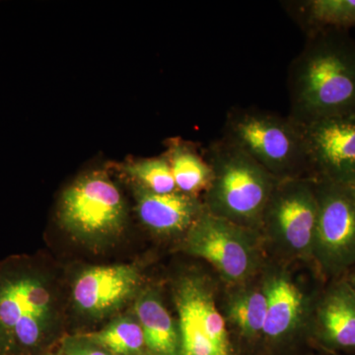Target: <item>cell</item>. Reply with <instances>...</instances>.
<instances>
[{"label": "cell", "instance_id": "obj_10", "mask_svg": "<svg viewBox=\"0 0 355 355\" xmlns=\"http://www.w3.org/2000/svg\"><path fill=\"white\" fill-rule=\"evenodd\" d=\"M58 214L70 234L95 242L118 235L125 226L127 210L108 175L95 171L83 175L64 191Z\"/></svg>", "mask_w": 355, "mask_h": 355}, {"label": "cell", "instance_id": "obj_21", "mask_svg": "<svg viewBox=\"0 0 355 355\" xmlns=\"http://www.w3.org/2000/svg\"><path fill=\"white\" fill-rule=\"evenodd\" d=\"M64 355H113L83 336H70L62 345Z\"/></svg>", "mask_w": 355, "mask_h": 355}, {"label": "cell", "instance_id": "obj_23", "mask_svg": "<svg viewBox=\"0 0 355 355\" xmlns=\"http://www.w3.org/2000/svg\"><path fill=\"white\" fill-rule=\"evenodd\" d=\"M343 277L347 280L350 286H352V289L355 291V266L354 268H350L349 272H347V275Z\"/></svg>", "mask_w": 355, "mask_h": 355}, {"label": "cell", "instance_id": "obj_18", "mask_svg": "<svg viewBox=\"0 0 355 355\" xmlns=\"http://www.w3.org/2000/svg\"><path fill=\"white\" fill-rule=\"evenodd\" d=\"M166 157L171 166L178 191L197 196L207 190L212 179L211 167L190 144L173 140Z\"/></svg>", "mask_w": 355, "mask_h": 355}, {"label": "cell", "instance_id": "obj_6", "mask_svg": "<svg viewBox=\"0 0 355 355\" xmlns=\"http://www.w3.org/2000/svg\"><path fill=\"white\" fill-rule=\"evenodd\" d=\"M51 317V291L40 273L24 263L0 266V327L10 352L38 347Z\"/></svg>", "mask_w": 355, "mask_h": 355}, {"label": "cell", "instance_id": "obj_11", "mask_svg": "<svg viewBox=\"0 0 355 355\" xmlns=\"http://www.w3.org/2000/svg\"><path fill=\"white\" fill-rule=\"evenodd\" d=\"M300 125L308 174L340 186H355V113Z\"/></svg>", "mask_w": 355, "mask_h": 355}, {"label": "cell", "instance_id": "obj_13", "mask_svg": "<svg viewBox=\"0 0 355 355\" xmlns=\"http://www.w3.org/2000/svg\"><path fill=\"white\" fill-rule=\"evenodd\" d=\"M140 275L137 266H93L83 270L73 286L74 304L91 317H106L120 310L139 294Z\"/></svg>", "mask_w": 355, "mask_h": 355}, {"label": "cell", "instance_id": "obj_17", "mask_svg": "<svg viewBox=\"0 0 355 355\" xmlns=\"http://www.w3.org/2000/svg\"><path fill=\"white\" fill-rule=\"evenodd\" d=\"M286 12L306 35L355 28V0H297L284 2Z\"/></svg>", "mask_w": 355, "mask_h": 355}, {"label": "cell", "instance_id": "obj_5", "mask_svg": "<svg viewBox=\"0 0 355 355\" xmlns=\"http://www.w3.org/2000/svg\"><path fill=\"white\" fill-rule=\"evenodd\" d=\"M184 250L207 261L222 284L235 286L260 275L268 254L260 232L205 209L184 235Z\"/></svg>", "mask_w": 355, "mask_h": 355}, {"label": "cell", "instance_id": "obj_25", "mask_svg": "<svg viewBox=\"0 0 355 355\" xmlns=\"http://www.w3.org/2000/svg\"><path fill=\"white\" fill-rule=\"evenodd\" d=\"M347 355H355V354H347Z\"/></svg>", "mask_w": 355, "mask_h": 355}, {"label": "cell", "instance_id": "obj_12", "mask_svg": "<svg viewBox=\"0 0 355 355\" xmlns=\"http://www.w3.org/2000/svg\"><path fill=\"white\" fill-rule=\"evenodd\" d=\"M308 335L331 354H355V291L345 277L324 284L315 302Z\"/></svg>", "mask_w": 355, "mask_h": 355}, {"label": "cell", "instance_id": "obj_9", "mask_svg": "<svg viewBox=\"0 0 355 355\" xmlns=\"http://www.w3.org/2000/svg\"><path fill=\"white\" fill-rule=\"evenodd\" d=\"M293 261L266 259L261 272L268 308L261 340L286 345L308 335L313 309L323 286H313L293 268Z\"/></svg>", "mask_w": 355, "mask_h": 355}, {"label": "cell", "instance_id": "obj_3", "mask_svg": "<svg viewBox=\"0 0 355 355\" xmlns=\"http://www.w3.org/2000/svg\"><path fill=\"white\" fill-rule=\"evenodd\" d=\"M222 137L277 181L309 178L300 125L288 116L257 108H233L226 116Z\"/></svg>", "mask_w": 355, "mask_h": 355}, {"label": "cell", "instance_id": "obj_7", "mask_svg": "<svg viewBox=\"0 0 355 355\" xmlns=\"http://www.w3.org/2000/svg\"><path fill=\"white\" fill-rule=\"evenodd\" d=\"M216 289L210 277L198 272L174 282L182 355H236Z\"/></svg>", "mask_w": 355, "mask_h": 355}, {"label": "cell", "instance_id": "obj_24", "mask_svg": "<svg viewBox=\"0 0 355 355\" xmlns=\"http://www.w3.org/2000/svg\"><path fill=\"white\" fill-rule=\"evenodd\" d=\"M349 189H350V191H352V195H354V197L355 198V186L352 187V188H349Z\"/></svg>", "mask_w": 355, "mask_h": 355}, {"label": "cell", "instance_id": "obj_19", "mask_svg": "<svg viewBox=\"0 0 355 355\" xmlns=\"http://www.w3.org/2000/svg\"><path fill=\"white\" fill-rule=\"evenodd\" d=\"M83 336L113 355H141L146 352L144 331L137 317L116 318L101 331Z\"/></svg>", "mask_w": 355, "mask_h": 355}, {"label": "cell", "instance_id": "obj_14", "mask_svg": "<svg viewBox=\"0 0 355 355\" xmlns=\"http://www.w3.org/2000/svg\"><path fill=\"white\" fill-rule=\"evenodd\" d=\"M135 198L140 220L158 235H186L205 209L197 196L179 191L160 195L137 186Z\"/></svg>", "mask_w": 355, "mask_h": 355}, {"label": "cell", "instance_id": "obj_2", "mask_svg": "<svg viewBox=\"0 0 355 355\" xmlns=\"http://www.w3.org/2000/svg\"><path fill=\"white\" fill-rule=\"evenodd\" d=\"M207 161L212 179L205 191V210L260 232L266 203L279 181L223 137L210 146Z\"/></svg>", "mask_w": 355, "mask_h": 355}, {"label": "cell", "instance_id": "obj_8", "mask_svg": "<svg viewBox=\"0 0 355 355\" xmlns=\"http://www.w3.org/2000/svg\"><path fill=\"white\" fill-rule=\"evenodd\" d=\"M314 183L318 221L312 263L327 282L345 277L355 266V198L347 187L323 180Z\"/></svg>", "mask_w": 355, "mask_h": 355}, {"label": "cell", "instance_id": "obj_1", "mask_svg": "<svg viewBox=\"0 0 355 355\" xmlns=\"http://www.w3.org/2000/svg\"><path fill=\"white\" fill-rule=\"evenodd\" d=\"M289 118L298 125L355 113V41L349 32L308 35L289 65Z\"/></svg>", "mask_w": 355, "mask_h": 355}, {"label": "cell", "instance_id": "obj_15", "mask_svg": "<svg viewBox=\"0 0 355 355\" xmlns=\"http://www.w3.org/2000/svg\"><path fill=\"white\" fill-rule=\"evenodd\" d=\"M219 306L229 331L245 342L261 340L268 301L261 273L249 282L225 286Z\"/></svg>", "mask_w": 355, "mask_h": 355}, {"label": "cell", "instance_id": "obj_4", "mask_svg": "<svg viewBox=\"0 0 355 355\" xmlns=\"http://www.w3.org/2000/svg\"><path fill=\"white\" fill-rule=\"evenodd\" d=\"M318 198L311 178L277 182L261 217L260 234L266 254L293 263H312Z\"/></svg>", "mask_w": 355, "mask_h": 355}, {"label": "cell", "instance_id": "obj_16", "mask_svg": "<svg viewBox=\"0 0 355 355\" xmlns=\"http://www.w3.org/2000/svg\"><path fill=\"white\" fill-rule=\"evenodd\" d=\"M135 314L139 320L146 352L150 355H182L178 322L163 303L160 293L153 287L139 292Z\"/></svg>", "mask_w": 355, "mask_h": 355}, {"label": "cell", "instance_id": "obj_20", "mask_svg": "<svg viewBox=\"0 0 355 355\" xmlns=\"http://www.w3.org/2000/svg\"><path fill=\"white\" fill-rule=\"evenodd\" d=\"M123 171L135 180L137 186L154 193L178 191L167 157L142 159L123 166Z\"/></svg>", "mask_w": 355, "mask_h": 355}, {"label": "cell", "instance_id": "obj_22", "mask_svg": "<svg viewBox=\"0 0 355 355\" xmlns=\"http://www.w3.org/2000/svg\"><path fill=\"white\" fill-rule=\"evenodd\" d=\"M10 352L8 342H7L6 334H4L3 330H2L1 327H0V354H6V352Z\"/></svg>", "mask_w": 355, "mask_h": 355}]
</instances>
